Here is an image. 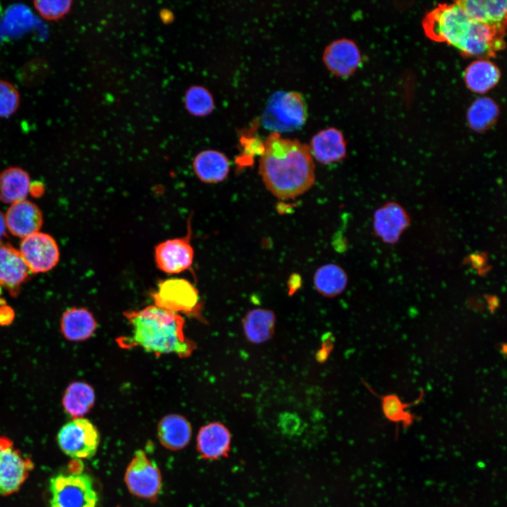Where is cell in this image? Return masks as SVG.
<instances>
[{"label": "cell", "instance_id": "7a4b0ae2", "mask_svg": "<svg viewBox=\"0 0 507 507\" xmlns=\"http://www.w3.org/2000/svg\"><path fill=\"white\" fill-rule=\"evenodd\" d=\"M423 26L430 39L453 46L468 56H495L505 46V29L472 20L457 1L438 5L426 15Z\"/></svg>", "mask_w": 507, "mask_h": 507}, {"label": "cell", "instance_id": "8992f818", "mask_svg": "<svg viewBox=\"0 0 507 507\" xmlns=\"http://www.w3.org/2000/svg\"><path fill=\"white\" fill-rule=\"evenodd\" d=\"M57 442L62 451L75 460L93 457L99 445L100 434L88 419H73L60 429Z\"/></svg>", "mask_w": 507, "mask_h": 507}, {"label": "cell", "instance_id": "277c9868", "mask_svg": "<svg viewBox=\"0 0 507 507\" xmlns=\"http://www.w3.org/2000/svg\"><path fill=\"white\" fill-rule=\"evenodd\" d=\"M49 489L50 507H96L99 501L92 479L80 471L56 475Z\"/></svg>", "mask_w": 507, "mask_h": 507}, {"label": "cell", "instance_id": "ffe728a7", "mask_svg": "<svg viewBox=\"0 0 507 507\" xmlns=\"http://www.w3.org/2000/svg\"><path fill=\"white\" fill-rule=\"evenodd\" d=\"M193 169L196 177L203 182L217 183L227 177L230 162L223 153L215 150H206L196 156Z\"/></svg>", "mask_w": 507, "mask_h": 507}, {"label": "cell", "instance_id": "2e32d148", "mask_svg": "<svg viewBox=\"0 0 507 507\" xmlns=\"http://www.w3.org/2000/svg\"><path fill=\"white\" fill-rule=\"evenodd\" d=\"M30 273L19 249L0 242V285L16 293Z\"/></svg>", "mask_w": 507, "mask_h": 507}, {"label": "cell", "instance_id": "1f68e13d", "mask_svg": "<svg viewBox=\"0 0 507 507\" xmlns=\"http://www.w3.org/2000/svg\"><path fill=\"white\" fill-rule=\"evenodd\" d=\"M7 228L6 225L5 216L0 211V240L6 234Z\"/></svg>", "mask_w": 507, "mask_h": 507}, {"label": "cell", "instance_id": "ba28073f", "mask_svg": "<svg viewBox=\"0 0 507 507\" xmlns=\"http://www.w3.org/2000/svg\"><path fill=\"white\" fill-rule=\"evenodd\" d=\"M155 306L178 313L197 314L199 296L196 288L184 278H168L161 281L152 293Z\"/></svg>", "mask_w": 507, "mask_h": 507}, {"label": "cell", "instance_id": "30bf717a", "mask_svg": "<svg viewBox=\"0 0 507 507\" xmlns=\"http://www.w3.org/2000/svg\"><path fill=\"white\" fill-rule=\"evenodd\" d=\"M19 251L31 273L51 270L59 261L60 252L56 240L39 231L22 239Z\"/></svg>", "mask_w": 507, "mask_h": 507}, {"label": "cell", "instance_id": "4fadbf2b", "mask_svg": "<svg viewBox=\"0 0 507 507\" xmlns=\"http://www.w3.org/2000/svg\"><path fill=\"white\" fill-rule=\"evenodd\" d=\"M323 61L327 70L338 77L353 74L361 62L357 45L348 39H336L325 49Z\"/></svg>", "mask_w": 507, "mask_h": 507}, {"label": "cell", "instance_id": "d6986e66", "mask_svg": "<svg viewBox=\"0 0 507 507\" xmlns=\"http://www.w3.org/2000/svg\"><path fill=\"white\" fill-rule=\"evenodd\" d=\"M457 2L472 20L489 26L506 28V1L466 0Z\"/></svg>", "mask_w": 507, "mask_h": 507}, {"label": "cell", "instance_id": "e0dca14e", "mask_svg": "<svg viewBox=\"0 0 507 507\" xmlns=\"http://www.w3.org/2000/svg\"><path fill=\"white\" fill-rule=\"evenodd\" d=\"M231 435L222 423L213 422L204 425L196 437V449L205 459L215 460L227 455L230 450Z\"/></svg>", "mask_w": 507, "mask_h": 507}, {"label": "cell", "instance_id": "cb8c5ba5", "mask_svg": "<svg viewBox=\"0 0 507 507\" xmlns=\"http://www.w3.org/2000/svg\"><path fill=\"white\" fill-rule=\"evenodd\" d=\"M95 393L91 385L83 382L70 383L63 396L62 404L65 413L73 419L82 418L93 407Z\"/></svg>", "mask_w": 507, "mask_h": 507}, {"label": "cell", "instance_id": "ac0fdd59", "mask_svg": "<svg viewBox=\"0 0 507 507\" xmlns=\"http://www.w3.org/2000/svg\"><path fill=\"white\" fill-rule=\"evenodd\" d=\"M157 434L159 442L164 447L177 451L189 444L192 437V426L184 416L169 414L159 421Z\"/></svg>", "mask_w": 507, "mask_h": 507}, {"label": "cell", "instance_id": "5b68a950", "mask_svg": "<svg viewBox=\"0 0 507 507\" xmlns=\"http://www.w3.org/2000/svg\"><path fill=\"white\" fill-rule=\"evenodd\" d=\"M306 118L307 108L301 94L277 92L270 98L262 120L266 127L278 132L298 129Z\"/></svg>", "mask_w": 507, "mask_h": 507}, {"label": "cell", "instance_id": "5bb4252c", "mask_svg": "<svg viewBox=\"0 0 507 507\" xmlns=\"http://www.w3.org/2000/svg\"><path fill=\"white\" fill-rule=\"evenodd\" d=\"M4 216L7 230L22 239L39 232L43 224L40 209L27 199L11 204Z\"/></svg>", "mask_w": 507, "mask_h": 507}, {"label": "cell", "instance_id": "9c48e42d", "mask_svg": "<svg viewBox=\"0 0 507 507\" xmlns=\"http://www.w3.org/2000/svg\"><path fill=\"white\" fill-rule=\"evenodd\" d=\"M33 468L32 460L10 439L0 437V495L7 496L19 490Z\"/></svg>", "mask_w": 507, "mask_h": 507}, {"label": "cell", "instance_id": "9a60e30c", "mask_svg": "<svg viewBox=\"0 0 507 507\" xmlns=\"http://www.w3.org/2000/svg\"><path fill=\"white\" fill-rule=\"evenodd\" d=\"M308 148L312 157L323 164L340 161L346 155L344 137L334 127H327L317 132L312 137Z\"/></svg>", "mask_w": 507, "mask_h": 507}, {"label": "cell", "instance_id": "d6a6232c", "mask_svg": "<svg viewBox=\"0 0 507 507\" xmlns=\"http://www.w3.org/2000/svg\"><path fill=\"white\" fill-rule=\"evenodd\" d=\"M495 299V298L491 299L489 300V301L488 302V304H489V309H490L491 311L495 309V308L498 306V304H499V303L496 302V299Z\"/></svg>", "mask_w": 507, "mask_h": 507}, {"label": "cell", "instance_id": "f546056e", "mask_svg": "<svg viewBox=\"0 0 507 507\" xmlns=\"http://www.w3.org/2000/svg\"><path fill=\"white\" fill-rule=\"evenodd\" d=\"M20 96L18 90L11 82L0 80V118H7L18 109Z\"/></svg>", "mask_w": 507, "mask_h": 507}, {"label": "cell", "instance_id": "484cf974", "mask_svg": "<svg viewBox=\"0 0 507 507\" xmlns=\"http://www.w3.org/2000/svg\"><path fill=\"white\" fill-rule=\"evenodd\" d=\"M316 290L328 298L337 296L346 289L348 277L346 272L339 265L333 263L320 266L313 277Z\"/></svg>", "mask_w": 507, "mask_h": 507}, {"label": "cell", "instance_id": "8fae6325", "mask_svg": "<svg viewBox=\"0 0 507 507\" xmlns=\"http://www.w3.org/2000/svg\"><path fill=\"white\" fill-rule=\"evenodd\" d=\"M190 230L182 237L168 239L154 249L157 268L168 274H178L191 268L194 251L190 242Z\"/></svg>", "mask_w": 507, "mask_h": 507}, {"label": "cell", "instance_id": "f1b7e54d", "mask_svg": "<svg viewBox=\"0 0 507 507\" xmlns=\"http://www.w3.org/2000/svg\"><path fill=\"white\" fill-rule=\"evenodd\" d=\"M185 102L189 111L199 116L208 114L214 106L211 94L201 87H194L188 90Z\"/></svg>", "mask_w": 507, "mask_h": 507}, {"label": "cell", "instance_id": "603a6c76", "mask_svg": "<svg viewBox=\"0 0 507 507\" xmlns=\"http://www.w3.org/2000/svg\"><path fill=\"white\" fill-rule=\"evenodd\" d=\"M31 188L28 173L18 167H11L0 173V201L12 204L26 199Z\"/></svg>", "mask_w": 507, "mask_h": 507}, {"label": "cell", "instance_id": "44dd1931", "mask_svg": "<svg viewBox=\"0 0 507 507\" xmlns=\"http://www.w3.org/2000/svg\"><path fill=\"white\" fill-rule=\"evenodd\" d=\"M96 321L92 313L84 308L66 310L61 318L63 335L72 342H81L90 338L96 331Z\"/></svg>", "mask_w": 507, "mask_h": 507}, {"label": "cell", "instance_id": "7c38bea8", "mask_svg": "<svg viewBox=\"0 0 507 507\" xmlns=\"http://www.w3.org/2000/svg\"><path fill=\"white\" fill-rule=\"evenodd\" d=\"M373 225L377 237L387 244H394L409 226L410 218L400 204L390 201L375 211Z\"/></svg>", "mask_w": 507, "mask_h": 507}, {"label": "cell", "instance_id": "d4e9b609", "mask_svg": "<svg viewBox=\"0 0 507 507\" xmlns=\"http://www.w3.org/2000/svg\"><path fill=\"white\" fill-rule=\"evenodd\" d=\"M464 78L468 87L477 93H485L499 82L500 71L492 62L480 59L470 63Z\"/></svg>", "mask_w": 507, "mask_h": 507}, {"label": "cell", "instance_id": "3957f363", "mask_svg": "<svg viewBox=\"0 0 507 507\" xmlns=\"http://www.w3.org/2000/svg\"><path fill=\"white\" fill-rule=\"evenodd\" d=\"M124 316L131 326L130 335L116 339L124 349L140 347L156 356L175 354L180 358L190 356L196 345L185 337L184 318L177 313L156 306L139 311H127Z\"/></svg>", "mask_w": 507, "mask_h": 507}, {"label": "cell", "instance_id": "6da1fadb", "mask_svg": "<svg viewBox=\"0 0 507 507\" xmlns=\"http://www.w3.org/2000/svg\"><path fill=\"white\" fill-rule=\"evenodd\" d=\"M259 173L267 189L282 200L301 195L315 182V165L308 146L275 132L263 144Z\"/></svg>", "mask_w": 507, "mask_h": 507}, {"label": "cell", "instance_id": "4316f807", "mask_svg": "<svg viewBox=\"0 0 507 507\" xmlns=\"http://www.w3.org/2000/svg\"><path fill=\"white\" fill-rule=\"evenodd\" d=\"M424 390L413 402L403 403L399 397L394 394L379 396L381 407L384 417L390 422L401 423L403 428L410 427L418 417L411 413L408 408L418 404L423 399Z\"/></svg>", "mask_w": 507, "mask_h": 507}, {"label": "cell", "instance_id": "83f0119b", "mask_svg": "<svg viewBox=\"0 0 507 507\" xmlns=\"http://www.w3.org/2000/svg\"><path fill=\"white\" fill-rule=\"evenodd\" d=\"M499 109L496 103L489 98H480L475 100L468 111V121L475 131H482L492 125L496 120Z\"/></svg>", "mask_w": 507, "mask_h": 507}, {"label": "cell", "instance_id": "4dcf8cb0", "mask_svg": "<svg viewBox=\"0 0 507 507\" xmlns=\"http://www.w3.org/2000/svg\"><path fill=\"white\" fill-rule=\"evenodd\" d=\"M38 13L48 20L61 19L70 11L73 1L70 0H39L33 2Z\"/></svg>", "mask_w": 507, "mask_h": 507}, {"label": "cell", "instance_id": "52a82bcc", "mask_svg": "<svg viewBox=\"0 0 507 507\" xmlns=\"http://www.w3.org/2000/svg\"><path fill=\"white\" fill-rule=\"evenodd\" d=\"M124 481L132 494L151 501L157 498L162 488L161 471L143 450L135 451L125 470Z\"/></svg>", "mask_w": 507, "mask_h": 507}, {"label": "cell", "instance_id": "7402d4cb", "mask_svg": "<svg viewBox=\"0 0 507 507\" xmlns=\"http://www.w3.org/2000/svg\"><path fill=\"white\" fill-rule=\"evenodd\" d=\"M275 323L276 317L273 311L256 308L246 314L242 320V327L251 343L262 344L273 336Z\"/></svg>", "mask_w": 507, "mask_h": 507}]
</instances>
